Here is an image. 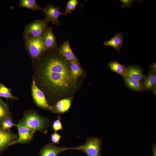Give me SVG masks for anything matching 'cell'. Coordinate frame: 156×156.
<instances>
[{
	"mask_svg": "<svg viewBox=\"0 0 156 156\" xmlns=\"http://www.w3.org/2000/svg\"><path fill=\"white\" fill-rule=\"evenodd\" d=\"M61 119L59 116L52 123V128L55 132L62 130L63 129L62 125L61 122Z\"/></svg>",
	"mask_w": 156,
	"mask_h": 156,
	"instance_id": "cell-25",
	"label": "cell"
},
{
	"mask_svg": "<svg viewBox=\"0 0 156 156\" xmlns=\"http://www.w3.org/2000/svg\"><path fill=\"white\" fill-rule=\"evenodd\" d=\"M19 6L26 8L32 10H40L43 12L44 8L38 4L35 0H20Z\"/></svg>",
	"mask_w": 156,
	"mask_h": 156,
	"instance_id": "cell-20",
	"label": "cell"
},
{
	"mask_svg": "<svg viewBox=\"0 0 156 156\" xmlns=\"http://www.w3.org/2000/svg\"><path fill=\"white\" fill-rule=\"evenodd\" d=\"M60 8L56 7L52 4H49L44 8L43 12L45 14L44 19L51 22L54 25H60L61 23L59 17L62 15V13L60 11Z\"/></svg>",
	"mask_w": 156,
	"mask_h": 156,
	"instance_id": "cell-8",
	"label": "cell"
},
{
	"mask_svg": "<svg viewBox=\"0 0 156 156\" xmlns=\"http://www.w3.org/2000/svg\"><path fill=\"white\" fill-rule=\"evenodd\" d=\"M19 122L29 128L47 133L49 125V120L34 112H29L25 114Z\"/></svg>",
	"mask_w": 156,
	"mask_h": 156,
	"instance_id": "cell-2",
	"label": "cell"
},
{
	"mask_svg": "<svg viewBox=\"0 0 156 156\" xmlns=\"http://www.w3.org/2000/svg\"><path fill=\"white\" fill-rule=\"evenodd\" d=\"M42 70L41 78L44 83L55 92H66L75 85L71 77L69 62L59 53L44 60Z\"/></svg>",
	"mask_w": 156,
	"mask_h": 156,
	"instance_id": "cell-1",
	"label": "cell"
},
{
	"mask_svg": "<svg viewBox=\"0 0 156 156\" xmlns=\"http://www.w3.org/2000/svg\"><path fill=\"white\" fill-rule=\"evenodd\" d=\"M71 103V99L68 98L62 99L58 101L53 108V111L57 113H63L69 110Z\"/></svg>",
	"mask_w": 156,
	"mask_h": 156,
	"instance_id": "cell-18",
	"label": "cell"
},
{
	"mask_svg": "<svg viewBox=\"0 0 156 156\" xmlns=\"http://www.w3.org/2000/svg\"><path fill=\"white\" fill-rule=\"evenodd\" d=\"M110 70L122 76V77L127 75L125 66L116 60L110 61L108 64Z\"/></svg>",
	"mask_w": 156,
	"mask_h": 156,
	"instance_id": "cell-19",
	"label": "cell"
},
{
	"mask_svg": "<svg viewBox=\"0 0 156 156\" xmlns=\"http://www.w3.org/2000/svg\"><path fill=\"white\" fill-rule=\"evenodd\" d=\"M0 97L13 99H17V98L13 96L10 90L3 84L0 83Z\"/></svg>",
	"mask_w": 156,
	"mask_h": 156,
	"instance_id": "cell-22",
	"label": "cell"
},
{
	"mask_svg": "<svg viewBox=\"0 0 156 156\" xmlns=\"http://www.w3.org/2000/svg\"><path fill=\"white\" fill-rule=\"evenodd\" d=\"M16 138L15 134L0 127V152L16 140Z\"/></svg>",
	"mask_w": 156,
	"mask_h": 156,
	"instance_id": "cell-11",
	"label": "cell"
},
{
	"mask_svg": "<svg viewBox=\"0 0 156 156\" xmlns=\"http://www.w3.org/2000/svg\"><path fill=\"white\" fill-rule=\"evenodd\" d=\"M150 69V70L156 72V63L155 62H154L151 65Z\"/></svg>",
	"mask_w": 156,
	"mask_h": 156,
	"instance_id": "cell-28",
	"label": "cell"
},
{
	"mask_svg": "<svg viewBox=\"0 0 156 156\" xmlns=\"http://www.w3.org/2000/svg\"><path fill=\"white\" fill-rule=\"evenodd\" d=\"M1 127L4 129L9 130L16 124L13 122L10 117H8L1 121Z\"/></svg>",
	"mask_w": 156,
	"mask_h": 156,
	"instance_id": "cell-24",
	"label": "cell"
},
{
	"mask_svg": "<svg viewBox=\"0 0 156 156\" xmlns=\"http://www.w3.org/2000/svg\"><path fill=\"white\" fill-rule=\"evenodd\" d=\"M71 150H72V147L57 146L50 143L41 148L40 156H58L62 152Z\"/></svg>",
	"mask_w": 156,
	"mask_h": 156,
	"instance_id": "cell-9",
	"label": "cell"
},
{
	"mask_svg": "<svg viewBox=\"0 0 156 156\" xmlns=\"http://www.w3.org/2000/svg\"><path fill=\"white\" fill-rule=\"evenodd\" d=\"M70 74L72 80L75 85L78 78L83 74V70L78 61L69 62Z\"/></svg>",
	"mask_w": 156,
	"mask_h": 156,
	"instance_id": "cell-17",
	"label": "cell"
},
{
	"mask_svg": "<svg viewBox=\"0 0 156 156\" xmlns=\"http://www.w3.org/2000/svg\"><path fill=\"white\" fill-rule=\"evenodd\" d=\"M58 51L60 54L68 62L78 61L72 51L68 41H64L61 45Z\"/></svg>",
	"mask_w": 156,
	"mask_h": 156,
	"instance_id": "cell-13",
	"label": "cell"
},
{
	"mask_svg": "<svg viewBox=\"0 0 156 156\" xmlns=\"http://www.w3.org/2000/svg\"><path fill=\"white\" fill-rule=\"evenodd\" d=\"M125 86L129 89L138 92L144 91L142 82L137 81L127 76L122 77Z\"/></svg>",
	"mask_w": 156,
	"mask_h": 156,
	"instance_id": "cell-15",
	"label": "cell"
},
{
	"mask_svg": "<svg viewBox=\"0 0 156 156\" xmlns=\"http://www.w3.org/2000/svg\"><path fill=\"white\" fill-rule=\"evenodd\" d=\"M123 37V34L122 32L117 33L110 39L104 42L103 44L106 46L112 47L120 53L124 43Z\"/></svg>",
	"mask_w": 156,
	"mask_h": 156,
	"instance_id": "cell-14",
	"label": "cell"
},
{
	"mask_svg": "<svg viewBox=\"0 0 156 156\" xmlns=\"http://www.w3.org/2000/svg\"><path fill=\"white\" fill-rule=\"evenodd\" d=\"M49 22L44 19L38 20L31 23L25 27L23 34L24 38L37 37L43 35Z\"/></svg>",
	"mask_w": 156,
	"mask_h": 156,
	"instance_id": "cell-5",
	"label": "cell"
},
{
	"mask_svg": "<svg viewBox=\"0 0 156 156\" xmlns=\"http://www.w3.org/2000/svg\"><path fill=\"white\" fill-rule=\"evenodd\" d=\"M15 126L18 129V136L16 140L10 144V146L18 143L25 144L31 140L36 131L19 122L16 124Z\"/></svg>",
	"mask_w": 156,
	"mask_h": 156,
	"instance_id": "cell-6",
	"label": "cell"
},
{
	"mask_svg": "<svg viewBox=\"0 0 156 156\" xmlns=\"http://www.w3.org/2000/svg\"><path fill=\"white\" fill-rule=\"evenodd\" d=\"M122 3L121 7L123 8L125 7L128 8L132 7L133 5V3L135 1L134 0H120Z\"/></svg>",
	"mask_w": 156,
	"mask_h": 156,
	"instance_id": "cell-27",
	"label": "cell"
},
{
	"mask_svg": "<svg viewBox=\"0 0 156 156\" xmlns=\"http://www.w3.org/2000/svg\"><path fill=\"white\" fill-rule=\"evenodd\" d=\"M43 36L37 37L24 38L26 49L33 59L39 57L46 51L43 43Z\"/></svg>",
	"mask_w": 156,
	"mask_h": 156,
	"instance_id": "cell-3",
	"label": "cell"
},
{
	"mask_svg": "<svg viewBox=\"0 0 156 156\" xmlns=\"http://www.w3.org/2000/svg\"><path fill=\"white\" fill-rule=\"evenodd\" d=\"M62 136L57 132L52 133L51 136V140L53 144H58L60 142Z\"/></svg>",
	"mask_w": 156,
	"mask_h": 156,
	"instance_id": "cell-26",
	"label": "cell"
},
{
	"mask_svg": "<svg viewBox=\"0 0 156 156\" xmlns=\"http://www.w3.org/2000/svg\"><path fill=\"white\" fill-rule=\"evenodd\" d=\"M142 83L144 91L152 90L156 86V72L150 70Z\"/></svg>",
	"mask_w": 156,
	"mask_h": 156,
	"instance_id": "cell-16",
	"label": "cell"
},
{
	"mask_svg": "<svg viewBox=\"0 0 156 156\" xmlns=\"http://www.w3.org/2000/svg\"><path fill=\"white\" fill-rule=\"evenodd\" d=\"M10 114L5 104L0 99V121L10 117Z\"/></svg>",
	"mask_w": 156,
	"mask_h": 156,
	"instance_id": "cell-23",
	"label": "cell"
},
{
	"mask_svg": "<svg viewBox=\"0 0 156 156\" xmlns=\"http://www.w3.org/2000/svg\"><path fill=\"white\" fill-rule=\"evenodd\" d=\"M31 90L33 99L38 106L53 111V107L48 104L44 93L37 87L34 77L32 84Z\"/></svg>",
	"mask_w": 156,
	"mask_h": 156,
	"instance_id": "cell-7",
	"label": "cell"
},
{
	"mask_svg": "<svg viewBox=\"0 0 156 156\" xmlns=\"http://www.w3.org/2000/svg\"><path fill=\"white\" fill-rule=\"evenodd\" d=\"M77 0H69L66 3L65 10L62 13V15L67 16L68 14H70L74 11L79 4Z\"/></svg>",
	"mask_w": 156,
	"mask_h": 156,
	"instance_id": "cell-21",
	"label": "cell"
},
{
	"mask_svg": "<svg viewBox=\"0 0 156 156\" xmlns=\"http://www.w3.org/2000/svg\"><path fill=\"white\" fill-rule=\"evenodd\" d=\"M127 76L137 81H144L145 76L143 72V68L137 65H131L125 66Z\"/></svg>",
	"mask_w": 156,
	"mask_h": 156,
	"instance_id": "cell-12",
	"label": "cell"
},
{
	"mask_svg": "<svg viewBox=\"0 0 156 156\" xmlns=\"http://www.w3.org/2000/svg\"><path fill=\"white\" fill-rule=\"evenodd\" d=\"M153 156H156V147L155 144H154L153 149Z\"/></svg>",
	"mask_w": 156,
	"mask_h": 156,
	"instance_id": "cell-29",
	"label": "cell"
},
{
	"mask_svg": "<svg viewBox=\"0 0 156 156\" xmlns=\"http://www.w3.org/2000/svg\"><path fill=\"white\" fill-rule=\"evenodd\" d=\"M101 143L102 140L100 138L91 137L87 138L82 145L73 147V150L81 151L84 153L87 156H101Z\"/></svg>",
	"mask_w": 156,
	"mask_h": 156,
	"instance_id": "cell-4",
	"label": "cell"
},
{
	"mask_svg": "<svg viewBox=\"0 0 156 156\" xmlns=\"http://www.w3.org/2000/svg\"><path fill=\"white\" fill-rule=\"evenodd\" d=\"M43 41L45 51L49 49H58V46L53 29L48 27L45 30L43 36Z\"/></svg>",
	"mask_w": 156,
	"mask_h": 156,
	"instance_id": "cell-10",
	"label": "cell"
}]
</instances>
